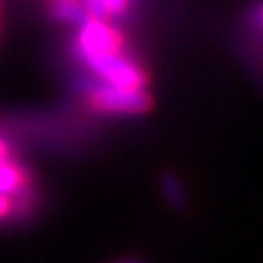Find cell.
<instances>
[{
	"label": "cell",
	"instance_id": "cell-1",
	"mask_svg": "<svg viewBox=\"0 0 263 263\" xmlns=\"http://www.w3.org/2000/svg\"><path fill=\"white\" fill-rule=\"evenodd\" d=\"M82 90L88 96V104L100 113H115V115H139L146 113L152 105V98L144 90L137 88H121L107 84L104 80H86Z\"/></svg>",
	"mask_w": 263,
	"mask_h": 263
},
{
	"label": "cell",
	"instance_id": "cell-2",
	"mask_svg": "<svg viewBox=\"0 0 263 263\" xmlns=\"http://www.w3.org/2000/svg\"><path fill=\"white\" fill-rule=\"evenodd\" d=\"M82 59L100 76V80H104L107 84L137 88V90H144V86L148 84L146 72L121 53H94Z\"/></svg>",
	"mask_w": 263,
	"mask_h": 263
},
{
	"label": "cell",
	"instance_id": "cell-3",
	"mask_svg": "<svg viewBox=\"0 0 263 263\" xmlns=\"http://www.w3.org/2000/svg\"><path fill=\"white\" fill-rule=\"evenodd\" d=\"M80 55H94V53H121L123 39L113 28L102 24L98 18H92L80 29Z\"/></svg>",
	"mask_w": 263,
	"mask_h": 263
},
{
	"label": "cell",
	"instance_id": "cell-4",
	"mask_svg": "<svg viewBox=\"0 0 263 263\" xmlns=\"http://www.w3.org/2000/svg\"><path fill=\"white\" fill-rule=\"evenodd\" d=\"M24 183H26L24 170L8 158L0 160V193L12 195L24 187Z\"/></svg>",
	"mask_w": 263,
	"mask_h": 263
},
{
	"label": "cell",
	"instance_id": "cell-5",
	"mask_svg": "<svg viewBox=\"0 0 263 263\" xmlns=\"http://www.w3.org/2000/svg\"><path fill=\"white\" fill-rule=\"evenodd\" d=\"M53 14L59 20L66 22V24H74V26H80V28L92 20L88 8L80 6L76 0H55L53 2Z\"/></svg>",
	"mask_w": 263,
	"mask_h": 263
},
{
	"label": "cell",
	"instance_id": "cell-6",
	"mask_svg": "<svg viewBox=\"0 0 263 263\" xmlns=\"http://www.w3.org/2000/svg\"><path fill=\"white\" fill-rule=\"evenodd\" d=\"M160 187H162V195L166 199L170 207L181 209L185 203V191H183V183L179 181L178 176L174 174H164L160 179Z\"/></svg>",
	"mask_w": 263,
	"mask_h": 263
},
{
	"label": "cell",
	"instance_id": "cell-7",
	"mask_svg": "<svg viewBox=\"0 0 263 263\" xmlns=\"http://www.w3.org/2000/svg\"><path fill=\"white\" fill-rule=\"evenodd\" d=\"M127 6V0H88V12L92 18H104L107 14H119Z\"/></svg>",
	"mask_w": 263,
	"mask_h": 263
},
{
	"label": "cell",
	"instance_id": "cell-8",
	"mask_svg": "<svg viewBox=\"0 0 263 263\" xmlns=\"http://www.w3.org/2000/svg\"><path fill=\"white\" fill-rule=\"evenodd\" d=\"M14 211H16V207H14L12 197H10V195H4V193H0V222L6 220V218H10V216H14Z\"/></svg>",
	"mask_w": 263,
	"mask_h": 263
},
{
	"label": "cell",
	"instance_id": "cell-9",
	"mask_svg": "<svg viewBox=\"0 0 263 263\" xmlns=\"http://www.w3.org/2000/svg\"><path fill=\"white\" fill-rule=\"evenodd\" d=\"M250 22H252L254 28L263 29V0L252 10V12H250Z\"/></svg>",
	"mask_w": 263,
	"mask_h": 263
},
{
	"label": "cell",
	"instance_id": "cell-10",
	"mask_svg": "<svg viewBox=\"0 0 263 263\" xmlns=\"http://www.w3.org/2000/svg\"><path fill=\"white\" fill-rule=\"evenodd\" d=\"M2 158H8V151H6V146H4V142L0 141V160Z\"/></svg>",
	"mask_w": 263,
	"mask_h": 263
},
{
	"label": "cell",
	"instance_id": "cell-11",
	"mask_svg": "<svg viewBox=\"0 0 263 263\" xmlns=\"http://www.w3.org/2000/svg\"><path fill=\"white\" fill-rule=\"evenodd\" d=\"M113 263H142L141 259H119V261H113Z\"/></svg>",
	"mask_w": 263,
	"mask_h": 263
}]
</instances>
